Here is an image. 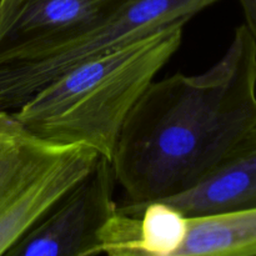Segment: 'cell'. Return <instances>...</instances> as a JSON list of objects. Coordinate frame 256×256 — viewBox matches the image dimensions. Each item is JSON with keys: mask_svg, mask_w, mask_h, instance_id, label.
Returning a JSON list of instances; mask_svg holds the SVG:
<instances>
[{"mask_svg": "<svg viewBox=\"0 0 256 256\" xmlns=\"http://www.w3.org/2000/svg\"><path fill=\"white\" fill-rule=\"evenodd\" d=\"M110 162L96 166L2 256H99L102 234L116 212Z\"/></svg>", "mask_w": 256, "mask_h": 256, "instance_id": "cell-5", "label": "cell"}, {"mask_svg": "<svg viewBox=\"0 0 256 256\" xmlns=\"http://www.w3.org/2000/svg\"><path fill=\"white\" fill-rule=\"evenodd\" d=\"M185 25H169L72 68L12 116L44 142L82 145L112 162L128 115L179 50Z\"/></svg>", "mask_w": 256, "mask_h": 256, "instance_id": "cell-2", "label": "cell"}, {"mask_svg": "<svg viewBox=\"0 0 256 256\" xmlns=\"http://www.w3.org/2000/svg\"><path fill=\"white\" fill-rule=\"evenodd\" d=\"M162 202L186 216L256 208V125L204 182Z\"/></svg>", "mask_w": 256, "mask_h": 256, "instance_id": "cell-7", "label": "cell"}, {"mask_svg": "<svg viewBox=\"0 0 256 256\" xmlns=\"http://www.w3.org/2000/svg\"><path fill=\"white\" fill-rule=\"evenodd\" d=\"M220 0H135L82 35L26 52L0 65V110L24 104L72 68L192 18Z\"/></svg>", "mask_w": 256, "mask_h": 256, "instance_id": "cell-4", "label": "cell"}, {"mask_svg": "<svg viewBox=\"0 0 256 256\" xmlns=\"http://www.w3.org/2000/svg\"><path fill=\"white\" fill-rule=\"evenodd\" d=\"M255 125L256 48L242 24L209 70L154 80L128 115L110 162L122 204L189 192Z\"/></svg>", "mask_w": 256, "mask_h": 256, "instance_id": "cell-1", "label": "cell"}, {"mask_svg": "<svg viewBox=\"0 0 256 256\" xmlns=\"http://www.w3.org/2000/svg\"><path fill=\"white\" fill-rule=\"evenodd\" d=\"M82 145H56L28 132L0 110V256L100 160Z\"/></svg>", "mask_w": 256, "mask_h": 256, "instance_id": "cell-3", "label": "cell"}, {"mask_svg": "<svg viewBox=\"0 0 256 256\" xmlns=\"http://www.w3.org/2000/svg\"><path fill=\"white\" fill-rule=\"evenodd\" d=\"M245 16V26L249 30L256 48V0H238Z\"/></svg>", "mask_w": 256, "mask_h": 256, "instance_id": "cell-9", "label": "cell"}, {"mask_svg": "<svg viewBox=\"0 0 256 256\" xmlns=\"http://www.w3.org/2000/svg\"><path fill=\"white\" fill-rule=\"evenodd\" d=\"M104 256H148L106 248ZM164 256H256V208L188 216L179 246Z\"/></svg>", "mask_w": 256, "mask_h": 256, "instance_id": "cell-8", "label": "cell"}, {"mask_svg": "<svg viewBox=\"0 0 256 256\" xmlns=\"http://www.w3.org/2000/svg\"><path fill=\"white\" fill-rule=\"evenodd\" d=\"M135 0H0V65L88 32Z\"/></svg>", "mask_w": 256, "mask_h": 256, "instance_id": "cell-6", "label": "cell"}]
</instances>
